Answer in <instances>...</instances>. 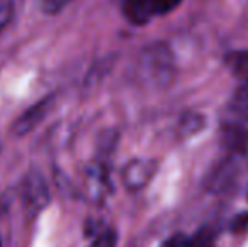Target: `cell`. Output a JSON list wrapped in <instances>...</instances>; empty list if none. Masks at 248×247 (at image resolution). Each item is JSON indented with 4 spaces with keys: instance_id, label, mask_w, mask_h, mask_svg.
Segmentation results:
<instances>
[{
    "instance_id": "1",
    "label": "cell",
    "mask_w": 248,
    "mask_h": 247,
    "mask_svg": "<svg viewBox=\"0 0 248 247\" xmlns=\"http://www.w3.org/2000/svg\"><path fill=\"white\" fill-rule=\"evenodd\" d=\"M52 97H47V99L41 100V102L34 103L31 109H27L19 119L14 122L12 125V134L16 137H22V135L29 134L37 124H41V120L47 115V112L51 110L52 107Z\"/></svg>"
},
{
    "instance_id": "2",
    "label": "cell",
    "mask_w": 248,
    "mask_h": 247,
    "mask_svg": "<svg viewBox=\"0 0 248 247\" xmlns=\"http://www.w3.org/2000/svg\"><path fill=\"white\" fill-rule=\"evenodd\" d=\"M152 175L154 163L144 161V159L132 161L124 171V183L128 190H139V188L147 185L149 180L152 178Z\"/></svg>"
},
{
    "instance_id": "3",
    "label": "cell",
    "mask_w": 248,
    "mask_h": 247,
    "mask_svg": "<svg viewBox=\"0 0 248 247\" xmlns=\"http://www.w3.org/2000/svg\"><path fill=\"white\" fill-rule=\"evenodd\" d=\"M26 201L31 208L39 212L41 208H44L49 201V193H47V186L44 183L41 175H32L27 178L26 181V191H24Z\"/></svg>"
},
{
    "instance_id": "4",
    "label": "cell",
    "mask_w": 248,
    "mask_h": 247,
    "mask_svg": "<svg viewBox=\"0 0 248 247\" xmlns=\"http://www.w3.org/2000/svg\"><path fill=\"white\" fill-rule=\"evenodd\" d=\"M125 17L135 26H144L154 14L150 0H124Z\"/></svg>"
},
{
    "instance_id": "5",
    "label": "cell",
    "mask_w": 248,
    "mask_h": 247,
    "mask_svg": "<svg viewBox=\"0 0 248 247\" xmlns=\"http://www.w3.org/2000/svg\"><path fill=\"white\" fill-rule=\"evenodd\" d=\"M232 110L243 120H248V80L235 92L232 99Z\"/></svg>"
},
{
    "instance_id": "6",
    "label": "cell",
    "mask_w": 248,
    "mask_h": 247,
    "mask_svg": "<svg viewBox=\"0 0 248 247\" xmlns=\"http://www.w3.org/2000/svg\"><path fill=\"white\" fill-rule=\"evenodd\" d=\"M225 142L232 151H238V152H243L245 151V146H247V134L242 131V129H236V127H232L225 132Z\"/></svg>"
},
{
    "instance_id": "7",
    "label": "cell",
    "mask_w": 248,
    "mask_h": 247,
    "mask_svg": "<svg viewBox=\"0 0 248 247\" xmlns=\"http://www.w3.org/2000/svg\"><path fill=\"white\" fill-rule=\"evenodd\" d=\"M228 63L233 71L238 73V75H245L248 78V53L228 54Z\"/></svg>"
},
{
    "instance_id": "8",
    "label": "cell",
    "mask_w": 248,
    "mask_h": 247,
    "mask_svg": "<svg viewBox=\"0 0 248 247\" xmlns=\"http://www.w3.org/2000/svg\"><path fill=\"white\" fill-rule=\"evenodd\" d=\"M117 232L113 231V229H105V231H101L98 235H96V239L93 241L92 247H115L117 246Z\"/></svg>"
},
{
    "instance_id": "9",
    "label": "cell",
    "mask_w": 248,
    "mask_h": 247,
    "mask_svg": "<svg viewBox=\"0 0 248 247\" xmlns=\"http://www.w3.org/2000/svg\"><path fill=\"white\" fill-rule=\"evenodd\" d=\"M154 14H169L181 3V0H150Z\"/></svg>"
},
{
    "instance_id": "10",
    "label": "cell",
    "mask_w": 248,
    "mask_h": 247,
    "mask_svg": "<svg viewBox=\"0 0 248 247\" xmlns=\"http://www.w3.org/2000/svg\"><path fill=\"white\" fill-rule=\"evenodd\" d=\"M160 247H196L193 239H189L184 234H176L172 237H169Z\"/></svg>"
},
{
    "instance_id": "11",
    "label": "cell",
    "mask_w": 248,
    "mask_h": 247,
    "mask_svg": "<svg viewBox=\"0 0 248 247\" xmlns=\"http://www.w3.org/2000/svg\"><path fill=\"white\" fill-rule=\"evenodd\" d=\"M14 16V5L10 2H3L0 3V31L10 22Z\"/></svg>"
},
{
    "instance_id": "12",
    "label": "cell",
    "mask_w": 248,
    "mask_h": 247,
    "mask_svg": "<svg viewBox=\"0 0 248 247\" xmlns=\"http://www.w3.org/2000/svg\"><path fill=\"white\" fill-rule=\"evenodd\" d=\"M66 3V0H44L43 2V10L46 14H56L62 9V5Z\"/></svg>"
},
{
    "instance_id": "13",
    "label": "cell",
    "mask_w": 248,
    "mask_h": 247,
    "mask_svg": "<svg viewBox=\"0 0 248 247\" xmlns=\"http://www.w3.org/2000/svg\"><path fill=\"white\" fill-rule=\"evenodd\" d=\"M232 227L235 229V231H242V229L248 227V214L238 215V217L235 218V222L232 224Z\"/></svg>"
},
{
    "instance_id": "14",
    "label": "cell",
    "mask_w": 248,
    "mask_h": 247,
    "mask_svg": "<svg viewBox=\"0 0 248 247\" xmlns=\"http://www.w3.org/2000/svg\"><path fill=\"white\" fill-rule=\"evenodd\" d=\"M0 247H2V241H0Z\"/></svg>"
}]
</instances>
